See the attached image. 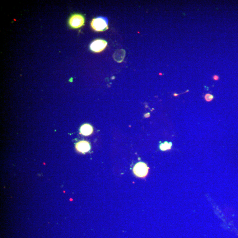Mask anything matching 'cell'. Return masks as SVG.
Here are the masks:
<instances>
[{
    "label": "cell",
    "instance_id": "obj_7",
    "mask_svg": "<svg viewBox=\"0 0 238 238\" xmlns=\"http://www.w3.org/2000/svg\"><path fill=\"white\" fill-rule=\"evenodd\" d=\"M93 131V128L90 124H85L80 128V132L81 134L86 136L91 134Z\"/></svg>",
    "mask_w": 238,
    "mask_h": 238
},
{
    "label": "cell",
    "instance_id": "obj_11",
    "mask_svg": "<svg viewBox=\"0 0 238 238\" xmlns=\"http://www.w3.org/2000/svg\"><path fill=\"white\" fill-rule=\"evenodd\" d=\"M178 95V94H174V96H178V95Z\"/></svg>",
    "mask_w": 238,
    "mask_h": 238
},
{
    "label": "cell",
    "instance_id": "obj_6",
    "mask_svg": "<svg viewBox=\"0 0 238 238\" xmlns=\"http://www.w3.org/2000/svg\"><path fill=\"white\" fill-rule=\"evenodd\" d=\"M125 56V51L123 49H120V50L116 51V52L114 53L113 57L115 61L120 63L123 61Z\"/></svg>",
    "mask_w": 238,
    "mask_h": 238
},
{
    "label": "cell",
    "instance_id": "obj_8",
    "mask_svg": "<svg viewBox=\"0 0 238 238\" xmlns=\"http://www.w3.org/2000/svg\"><path fill=\"white\" fill-rule=\"evenodd\" d=\"M172 146V142H165L161 143L159 146V148L161 151H166L171 150Z\"/></svg>",
    "mask_w": 238,
    "mask_h": 238
},
{
    "label": "cell",
    "instance_id": "obj_4",
    "mask_svg": "<svg viewBox=\"0 0 238 238\" xmlns=\"http://www.w3.org/2000/svg\"><path fill=\"white\" fill-rule=\"evenodd\" d=\"M108 43L105 40H97L93 41L90 45V49L95 53H100L105 49Z\"/></svg>",
    "mask_w": 238,
    "mask_h": 238
},
{
    "label": "cell",
    "instance_id": "obj_10",
    "mask_svg": "<svg viewBox=\"0 0 238 238\" xmlns=\"http://www.w3.org/2000/svg\"><path fill=\"white\" fill-rule=\"evenodd\" d=\"M212 78H213V80H215V81H217V80L219 79V77L217 76V75H214Z\"/></svg>",
    "mask_w": 238,
    "mask_h": 238
},
{
    "label": "cell",
    "instance_id": "obj_9",
    "mask_svg": "<svg viewBox=\"0 0 238 238\" xmlns=\"http://www.w3.org/2000/svg\"><path fill=\"white\" fill-rule=\"evenodd\" d=\"M214 96L210 94H206L204 96L205 100L207 102H210L214 99Z\"/></svg>",
    "mask_w": 238,
    "mask_h": 238
},
{
    "label": "cell",
    "instance_id": "obj_3",
    "mask_svg": "<svg viewBox=\"0 0 238 238\" xmlns=\"http://www.w3.org/2000/svg\"><path fill=\"white\" fill-rule=\"evenodd\" d=\"M149 169L147 164L142 162H139L133 168V172L135 176L143 178L147 175Z\"/></svg>",
    "mask_w": 238,
    "mask_h": 238
},
{
    "label": "cell",
    "instance_id": "obj_1",
    "mask_svg": "<svg viewBox=\"0 0 238 238\" xmlns=\"http://www.w3.org/2000/svg\"><path fill=\"white\" fill-rule=\"evenodd\" d=\"M91 28L96 31H104L108 29V21L104 17L99 16L93 19L91 23Z\"/></svg>",
    "mask_w": 238,
    "mask_h": 238
},
{
    "label": "cell",
    "instance_id": "obj_2",
    "mask_svg": "<svg viewBox=\"0 0 238 238\" xmlns=\"http://www.w3.org/2000/svg\"><path fill=\"white\" fill-rule=\"evenodd\" d=\"M84 17L80 14H74L69 19V25L73 29L80 28L84 25Z\"/></svg>",
    "mask_w": 238,
    "mask_h": 238
},
{
    "label": "cell",
    "instance_id": "obj_5",
    "mask_svg": "<svg viewBox=\"0 0 238 238\" xmlns=\"http://www.w3.org/2000/svg\"><path fill=\"white\" fill-rule=\"evenodd\" d=\"M77 151L81 153H85L88 152L91 149L90 144L85 141L79 142L76 145Z\"/></svg>",
    "mask_w": 238,
    "mask_h": 238
}]
</instances>
